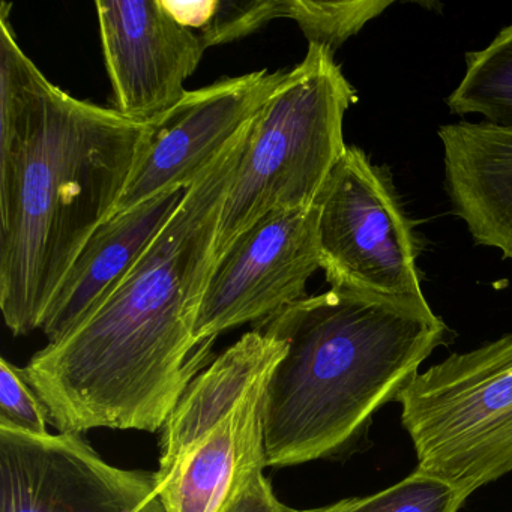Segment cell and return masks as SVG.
Masks as SVG:
<instances>
[{"label":"cell","mask_w":512,"mask_h":512,"mask_svg":"<svg viewBox=\"0 0 512 512\" xmlns=\"http://www.w3.org/2000/svg\"><path fill=\"white\" fill-rule=\"evenodd\" d=\"M254 119L188 188L172 220L109 301L23 368L59 433L163 430L214 340L194 338L217 260L221 214Z\"/></svg>","instance_id":"obj_1"},{"label":"cell","mask_w":512,"mask_h":512,"mask_svg":"<svg viewBox=\"0 0 512 512\" xmlns=\"http://www.w3.org/2000/svg\"><path fill=\"white\" fill-rule=\"evenodd\" d=\"M11 8L0 5V310L26 335L115 215L149 124L53 85L17 43Z\"/></svg>","instance_id":"obj_2"},{"label":"cell","mask_w":512,"mask_h":512,"mask_svg":"<svg viewBox=\"0 0 512 512\" xmlns=\"http://www.w3.org/2000/svg\"><path fill=\"white\" fill-rule=\"evenodd\" d=\"M254 329L286 343L266 386V467L346 451L448 332L425 296L347 289L305 296Z\"/></svg>","instance_id":"obj_3"},{"label":"cell","mask_w":512,"mask_h":512,"mask_svg":"<svg viewBox=\"0 0 512 512\" xmlns=\"http://www.w3.org/2000/svg\"><path fill=\"white\" fill-rule=\"evenodd\" d=\"M286 343L253 329L197 374L161 430L158 497L166 512H220L266 469L263 410Z\"/></svg>","instance_id":"obj_4"},{"label":"cell","mask_w":512,"mask_h":512,"mask_svg":"<svg viewBox=\"0 0 512 512\" xmlns=\"http://www.w3.org/2000/svg\"><path fill=\"white\" fill-rule=\"evenodd\" d=\"M356 100L334 55L308 46L254 119L221 214L217 257L265 215L316 203L346 151L344 115Z\"/></svg>","instance_id":"obj_5"},{"label":"cell","mask_w":512,"mask_h":512,"mask_svg":"<svg viewBox=\"0 0 512 512\" xmlns=\"http://www.w3.org/2000/svg\"><path fill=\"white\" fill-rule=\"evenodd\" d=\"M416 469L467 500L512 472V335L419 371L398 395Z\"/></svg>","instance_id":"obj_6"},{"label":"cell","mask_w":512,"mask_h":512,"mask_svg":"<svg viewBox=\"0 0 512 512\" xmlns=\"http://www.w3.org/2000/svg\"><path fill=\"white\" fill-rule=\"evenodd\" d=\"M320 268L331 289L424 296L418 241L391 176L347 146L316 200Z\"/></svg>","instance_id":"obj_7"},{"label":"cell","mask_w":512,"mask_h":512,"mask_svg":"<svg viewBox=\"0 0 512 512\" xmlns=\"http://www.w3.org/2000/svg\"><path fill=\"white\" fill-rule=\"evenodd\" d=\"M319 208L278 209L260 218L217 257L194 338L203 344L247 325L263 322L301 301L320 268Z\"/></svg>","instance_id":"obj_8"},{"label":"cell","mask_w":512,"mask_h":512,"mask_svg":"<svg viewBox=\"0 0 512 512\" xmlns=\"http://www.w3.org/2000/svg\"><path fill=\"white\" fill-rule=\"evenodd\" d=\"M157 496L155 472L112 466L82 434L0 428V512H137Z\"/></svg>","instance_id":"obj_9"},{"label":"cell","mask_w":512,"mask_h":512,"mask_svg":"<svg viewBox=\"0 0 512 512\" xmlns=\"http://www.w3.org/2000/svg\"><path fill=\"white\" fill-rule=\"evenodd\" d=\"M284 76L262 70L188 91L181 103L149 124L142 157L115 214L164 191L188 190L259 115Z\"/></svg>","instance_id":"obj_10"},{"label":"cell","mask_w":512,"mask_h":512,"mask_svg":"<svg viewBox=\"0 0 512 512\" xmlns=\"http://www.w3.org/2000/svg\"><path fill=\"white\" fill-rule=\"evenodd\" d=\"M112 107L152 124L184 100L206 47L163 0H97Z\"/></svg>","instance_id":"obj_11"},{"label":"cell","mask_w":512,"mask_h":512,"mask_svg":"<svg viewBox=\"0 0 512 512\" xmlns=\"http://www.w3.org/2000/svg\"><path fill=\"white\" fill-rule=\"evenodd\" d=\"M187 191H164L112 215L92 233L47 308L41 329L49 344L76 331L109 301L172 220Z\"/></svg>","instance_id":"obj_12"},{"label":"cell","mask_w":512,"mask_h":512,"mask_svg":"<svg viewBox=\"0 0 512 512\" xmlns=\"http://www.w3.org/2000/svg\"><path fill=\"white\" fill-rule=\"evenodd\" d=\"M437 134L452 212L476 244L512 260V131L458 122Z\"/></svg>","instance_id":"obj_13"},{"label":"cell","mask_w":512,"mask_h":512,"mask_svg":"<svg viewBox=\"0 0 512 512\" xmlns=\"http://www.w3.org/2000/svg\"><path fill=\"white\" fill-rule=\"evenodd\" d=\"M446 104L454 115H479L491 127L512 131V25L485 49L466 53V74Z\"/></svg>","instance_id":"obj_14"},{"label":"cell","mask_w":512,"mask_h":512,"mask_svg":"<svg viewBox=\"0 0 512 512\" xmlns=\"http://www.w3.org/2000/svg\"><path fill=\"white\" fill-rule=\"evenodd\" d=\"M391 5L389 0H283V19L298 23L308 46L325 47L335 55L349 38L355 37L368 22L379 17Z\"/></svg>","instance_id":"obj_15"},{"label":"cell","mask_w":512,"mask_h":512,"mask_svg":"<svg viewBox=\"0 0 512 512\" xmlns=\"http://www.w3.org/2000/svg\"><path fill=\"white\" fill-rule=\"evenodd\" d=\"M464 502L454 488L416 469L379 493L295 512H458Z\"/></svg>","instance_id":"obj_16"},{"label":"cell","mask_w":512,"mask_h":512,"mask_svg":"<svg viewBox=\"0 0 512 512\" xmlns=\"http://www.w3.org/2000/svg\"><path fill=\"white\" fill-rule=\"evenodd\" d=\"M277 19H283V0H217L199 37L209 49L248 37Z\"/></svg>","instance_id":"obj_17"},{"label":"cell","mask_w":512,"mask_h":512,"mask_svg":"<svg viewBox=\"0 0 512 512\" xmlns=\"http://www.w3.org/2000/svg\"><path fill=\"white\" fill-rule=\"evenodd\" d=\"M49 412L37 392L26 380L23 368L11 364L8 359L0 361V428L47 436Z\"/></svg>","instance_id":"obj_18"},{"label":"cell","mask_w":512,"mask_h":512,"mask_svg":"<svg viewBox=\"0 0 512 512\" xmlns=\"http://www.w3.org/2000/svg\"><path fill=\"white\" fill-rule=\"evenodd\" d=\"M265 469L251 473L250 478L224 503L220 512H295L296 509L281 503L266 478Z\"/></svg>","instance_id":"obj_19"}]
</instances>
